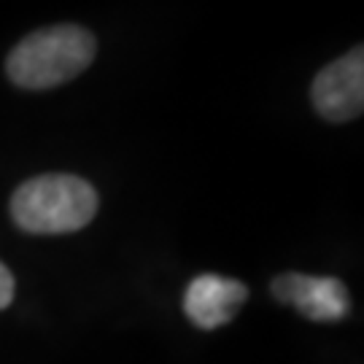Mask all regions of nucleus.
<instances>
[{
	"label": "nucleus",
	"mask_w": 364,
	"mask_h": 364,
	"mask_svg": "<svg viewBox=\"0 0 364 364\" xmlns=\"http://www.w3.org/2000/svg\"><path fill=\"white\" fill-rule=\"evenodd\" d=\"M95 49L97 43L84 27L38 30L14 46L6 60V73L22 90H52L84 73L95 60Z\"/></svg>",
	"instance_id": "f257e3e1"
},
{
	"label": "nucleus",
	"mask_w": 364,
	"mask_h": 364,
	"mask_svg": "<svg viewBox=\"0 0 364 364\" xmlns=\"http://www.w3.org/2000/svg\"><path fill=\"white\" fill-rule=\"evenodd\" d=\"M97 213L95 186L76 176H38L11 197V219L33 235H65L87 227Z\"/></svg>",
	"instance_id": "f03ea898"
},
{
	"label": "nucleus",
	"mask_w": 364,
	"mask_h": 364,
	"mask_svg": "<svg viewBox=\"0 0 364 364\" xmlns=\"http://www.w3.org/2000/svg\"><path fill=\"white\" fill-rule=\"evenodd\" d=\"M313 108L326 122H351L364 108V52L362 46L329 63L311 87Z\"/></svg>",
	"instance_id": "7ed1b4c3"
},
{
	"label": "nucleus",
	"mask_w": 364,
	"mask_h": 364,
	"mask_svg": "<svg viewBox=\"0 0 364 364\" xmlns=\"http://www.w3.org/2000/svg\"><path fill=\"white\" fill-rule=\"evenodd\" d=\"M273 294L311 321H340L351 311L348 289L338 278L284 273L273 281Z\"/></svg>",
	"instance_id": "20e7f679"
},
{
	"label": "nucleus",
	"mask_w": 364,
	"mask_h": 364,
	"mask_svg": "<svg viewBox=\"0 0 364 364\" xmlns=\"http://www.w3.org/2000/svg\"><path fill=\"white\" fill-rule=\"evenodd\" d=\"M246 299L248 289L240 281L216 273H203L189 284L183 294V313L200 329H219L232 321Z\"/></svg>",
	"instance_id": "39448f33"
},
{
	"label": "nucleus",
	"mask_w": 364,
	"mask_h": 364,
	"mask_svg": "<svg viewBox=\"0 0 364 364\" xmlns=\"http://www.w3.org/2000/svg\"><path fill=\"white\" fill-rule=\"evenodd\" d=\"M14 302V275L11 270L0 262V311H6Z\"/></svg>",
	"instance_id": "423d86ee"
}]
</instances>
